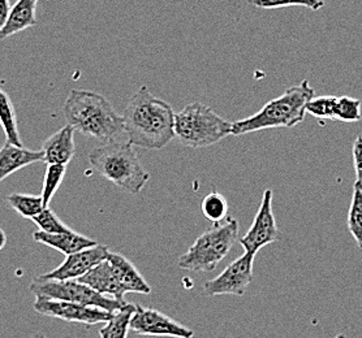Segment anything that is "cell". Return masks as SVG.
Masks as SVG:
<instances>
[{"instance_id": "1", "label": "cell", "mask_w": 362, "mask_h": 338, "mask_svg": "<svg viewBox=\"0 0 362 338\" xmlns=\"http://www.w3.org/2000/svg\"><path fill=\"white\" fill-rule=\"evenodd\" d=\"M175 115L171 104L141 86L123 111L128 142L142 149H165L175 138Z\"/></svg>"}, {"instance_id": "2", "label": "cell", "mask_w": 362, "mask_h": 338, "mask_svg": "<svg viewBox=\"0 0 362 338\" xmlns=\"http://www.w3.org/2000/svg\"><path fill=\"white\" fill-rule=\"evenodd\" d=\"M66 124L76 132L98 140H116L125 133L123 115L103 95L89 90L74 89L64 104Z\"/></svg>"}, {"instance_id": "3", "label": "cell", "mask_w": 362, "mask_h": 338, "mask_svg": "<svg viewBox=\"0 0 362 338\" xmlns=\"http://www.w3.org/2000/svg\"><path fill=\"white\" fill-rule=\"evenodd\" d=\"M315 95L308 80L270 100L255 115L232 123V134L239 137L272 128H292L304 121L306 104Z\"/></svg>"}, {"instance_id": "4", "label": "cell", "mask_w": 362, "mask_h": 338, "mask_svg": "<svg viewBox=\"0 0 362 338\" xmlns=\"http://www.w3.org/2000/svg\"><path fill=\"white\" fill-rule=\"evenodd\" d=\"M88 160L100 176L131 194L141 193L150 180V174L129 142H107L91 150Z\"/></svg>"}, {"instance_id": "5", "label": "cell", "mask_w": 362, "mask_h": 338, "mask_svg": "<svg viewBox=\"0 0 362 338\" xmlns=\"http://www.w3.org/2000/svg\"><path fill=\"white\" fill-rule=\"evenodd\" d=\"M230 134L232 123L199 102L190 103L175 115V138L187 147H209Z\"/></svg>"}, {"instance_id": "6", "label": "cell", "mask_w": 362, "mask_h": 338, "mask_svg": "<svg viewBox=\"0 0 362 338\" xmlns=\"http://www.w3.org/2000/svg\"><path fill=\"white\" fill-rule=\"evenodd\" d=\"M240 225L236 219L215 224L202 233L188 251L180 256L179 267L192 272H211L218 267L239 239Z\"/></svg>"}, {"instance_id": "7", "label": "cell", "mask_w": 362, "mask_h": 338, "mask_svg": "<svg viewBox=\"0 0 362 338\" xmlns=\"http://www.w3.org/2000/svg\"><path fill=\"white\" fill-rule=\"evenodd\" d=\"M30 291L35 298H47L74 302L80 305L98 307L110 313L123 308V303L108 298L78 280H45L40 276L30 284Z\"/></svg>"}, {"instance_id": "8", "label": "cell", "mask_w": 362, "mask_h": 338, "mask_svg": "<svg viewBox=\"0 0 362 338\" xmlns=\"http://www.w3.org/2000/svg\"><path fill=\"white\" fill-rule=\"evenodd\" d=\"M255 254L244 253L236 260L228 264L221 274L213 280L206 281L204 291L206 296H238L243 297L253 280Z\"/></svg>"}, {"instance_id": "9", "label": "cell", "mask_w": 362, "mask_h": 338, "mask_svg": "<svg viewBox=\"0 0 362 338\" xmlns=\"http://www.w3.org/2000/svg\"><path fill=\"white\" fill-rule=\"evenodd\" d=\"M33 307L35 313L43 316L55 318L68 322H80L85 325H95L98 322H108L114 313L98 307L47 298H35Z\"/></svg>"}, {"instance_id": "10", "label": "cell", "mask_w": 362, "mask_h": 338, "mask_svg": "<svg viewBox=\"0 0 362 338\" xmlns=\"http://www.w3.org/2000/svg\"><path fill=\"white\" fill-rule=\"evenodd\" d=\"M272 190H264L252 227L249 228L247 234L239 239L240 245L244 248L245 253L255 255L261 248L279 241V229L272 211Z\"/></svg>"}, {"instance_id": "11", "label": "cell", "mask_w": 362, "mask_h": 338, "mask_svg": "<svg viewBox=\"0 0 362 338\" xmlns=\"http://www.w3.org/2000/svg\"><path fill=\"white\" fill-rule=\"evenodd\" d=\"M129 330L141 336H157V337L193 338L194 332L181 325L163 313L136 306L129 322Z\"/></svg>"}, {"instance_id": "12", "label": "cell", "mask_w": 362, "mask_h": 338, "mask_svg": "<svg viewBox=\"0 0 362 338\" xmlns=\"http://www.w3.org/2000/svg\"><path fill=\"white\" fill-rule=\"evenodd\" d=\"M110 248L106 245L97 243L91 248H83L81 251L66 256V260L49 271L40 276L45 280H77L89 272L97 264L107 259Z\"/></svg>"}, {"instance_id": "13", "label": "cell", "mask_w": 362, "mask_h": 338, "mask_svg": "<svg viewBox=\"0 0 362 338\" xmlns=\"http://www.w3.org/2000/svg\"><path fill=\"white\" fill-rule=\"evenodd\" d=\"M77 280L86 284L88 286L94 289L100 294H103L106 297L111 296L116 301H119L120 303L127 305V302H125L127 291L122 285V282L117 279L115 271L107 259L97 264L94 268H91L89 272L85 273L83 277H80Z\"/></svg>"}, {"instance_id": "14", "label": "cell", "mask_w": 362, "mask_h": 338, "mask_svg": "<svg viewBox=\"0 0 362 338\" xmlns=\"http://www.w3.org/2000/svg\"><path fill=\"white\" fill-rule=\"evenodd\" d=\"M74 133V128L66 124L45 140L42 145L43 163L68 165L76 154Z\"/></svg>"}, {"instance_id": "15", "label": "cell", "mask_w": 362, "mask_h": 338, "mask_svg": "<svg viewBox=\"0 0 362 338\" xmlns=\"http://www.w3.org/2000/svg\"><path fill=\"white\" fill-rule=\"evenodd\" d=\"M43 162V152L16 146L6 140L0 147V182L25 167Z\"/></svg>"}, {"instance_id": "16", "label": "cell", "mask_w": 362, "mask_h": 338, "mask_svg": "<svg viewBox=\"0 0 362 338\" xmlns=\"http://www.w3.org/2000/svg\"><path fill=\"white\" fill-rule=\"evenodd\" d=\"M33 239L45 246L55 248L57 251L66 256L81 251L83 248H91L98 243L97 241L83 236L80 233H76L72 229L63 233H46L38 229L34 231Z\"/></svg>"}, {"instance_id": "17", "label": "cell", "mask_w": 362, "mask_h": 338, "mask_svg": "<svg viewBox=\"0 0 362 338\" xmlns=\"http://www.w3.org/2000/svg\"><path fill=\"white\" fill-rule=\"evenodd\" d=\"M107 260L112 265L117 279L122 282L127 293H137V294L151 293L150 285L129 259H127L122 254L110 251Z\"/></svg>"}, {"instance_id": "18", "label": "cell", "mask_w": 362, "mask_h": 338, "mask_svg": "<svg viewBox=\"0 0 362 338\" xmlns=\"http://www.w3.org/2000/svg\"><path fill=\"white\" fill-rule=\"evenodd\" d=\"M35 9L37 0H17L15 6L11 8L6 25L0 30V41L20 33L28 28L35 26Z\"/></svg>"}, {"instance_id": "19", "label": "cell", "mask_w": 362, "mask_h": 338, "mask_svg": "<svg viewBox=\"0 0 362 338\" xmlns=\"http://www.w3.org/2000/svg\"><path fill=\"white\" fill-rule=\"evenodd\" d=\"M0 125L7 142L16 146H24L17 126L16 111L13 103L3 89H0Z\"/></svg>"}, {"instance_id": "20", "label": "cell", "mask_w": 362, "mask_h": 338, "mask_svg": "<svg viewBox=\"0 0 362 338\" xmlns=\"http://www.w3.org/2000/svg\"><path fill=\"white\" fill-rule=\"evenodd\" d=\"M136 306L127 303L123 308L112 313L111 319L106 322L105 327L99 330L100 338H128L129 322Z\"/></svg>"}, {"instance_id": "21", "label": "cell", "mask_w": 362, "mask_h": 338, "mask_svg": "<svg viewBox=\"0 0 362 338\" xmlns=\"http://www.w3.org/2000/svg\"><path fill=\"white\" fill-rule=\"evenodd\" d=\"M6 200L17 214L21 215L26 219H33L35 215L40 214L42 210H45L41 195L13 193V194H9Z\"/></svg>"}, {"instance_id": "22", "label": "cell", "mask_w": 362, "mask_h": 338, "mask_svg": "<svg viewBox=\"0 0 362 338\" xmlns=\"http://www.w3.org/2000/svg\"><path fill=\"white\" fill-rule=\"evenodd\" d=\"M202 214L211 223L219 224L228 215V203L227 199L218 191H211L202 199L201 203Z\"/></svg>"}, {"instance_id": "23", "label": "cell", "mask_w": 362, "mask_h": 338, "mask_svg": "<svg viewBox=\"0 0 362 338\" xmlns=\"http://www.w3.org/2000/svg\"><path fill=\"white\" fill-rule=\"evenodd\" d=\"M66 165L63 164H47V169L43 179V188H42L41 197L43 199L45 208H47L54 198L55 193L58 191L62 182L64 180L66 176Z\"/></svg>"}, {"instance_id": "24", "label": "cell", "mask_w": 362, "mask_h": 338, "mask_svg": "<svg viewBox=\"0 0 362 338\" xmlns=\"http://www.w3.org/2000/svg\"><path fill=\"white\" fill-rule=\"evenodd\" d=\"M346 225L348 231L354 236L357 246L362 250V190L356 186H354Z\"/></svg>"}, {"instance_id": "25", "label": "cell", "mask_w": 362, "mask_h": 338, "mask_svg": "<svg viewBox=\"0 0 362 338\" xmlns=\"http://www.w3.org/2000/svg\"><path fill=\"white\" fill-rule=\"evenodd\" d=\"M338 97H313L306 104V114L322 120H335Z\"/></svg>"}, {"instance_id": "26", "label": "cell", "mask_w": 362, "mask_h": 338, "mask_svg": "<svg viewBox=\"0 0 362 338\" xmlns=\"http://www.w3.org/2000/svg\"><path fill=\"white\" fill-rule=\"evenodd\" d=\"M253 6L261 9L305 7L310 11H320L326 6L323 0H253Z\"/></svg>"}, {"instance_id": "27", "label": "cell", "mask_w": 362, "mask_h": 338, "mask_svg": "<svg viewBox=\"0 0 362 338\" xmlns=\"http://www.w3.org/2000/svg\"><path fill=\"white\" fill-rule=\"evenodd\" d=\"M335 120L356 123L361 120V102L352 97H340L337 102Z\"/></svg>"}, {"instance_id": "28", "label": "cell", "mask_w": 362, "mask_h": 338, "mask_svg": "<svg viewBox=\"0 0 362 338\" xmlns=\"http://www.w3.org/2000/svg\"><path fill=\"white\" fill-rule=\"evenodd\" d=\"M30 220L38 227L40 231L46 233H63L71 231V228L66 223H63L49 207L42 210L40 214L35 215Z\"/></svg>"}, {"instance_id": "29", "label": "cell", "mask_w": 362, "mask_h": 338, "mask_svg": "<svg viewBox=\"0 0 362 338\" xmlns=\"http://www.w3.org/2000/svg\"><path fill=\"white\" fill-rule=\"evenodd\" d=\"M352 155H354V171H356L354 186L362 190V135H358L354 140Z\"/></svg>"}, {"instance_id": "30", "label": "cell", "mask_w": 362, "mask_h": 338, "mask_svg": "<svg viewBox=\"0 0 362 338\" xmlns=\"http://www.w3.org/2000/svg\"><path fill=\"white\" fill-rule=\"evenodd\" d=\"M11 3L9 0H0V30L6 25L8 20L9 12H11Z\"/></svg>"}, {"instance_id": "31", "label": "cell", "mask_w": 362, "mask_h": 338, "mask_svg": "<svg viewBox=\"0 0 362 338\" xmlns=\"http://www.w3.org/2000/svg\"><path fill=\"white\" fill-rule=\"evenodd\" d=\"M6 245H7V234L0 228V251L6 248Z\"/></svg>"}, {"instance_id": "32", "label": "cell", "mask_w": 362, "mask_h": 338, "mask_svg": "<svg viewBox=\"0 0 362 338\" xmlns=\"http://www.w3.org/2000/svg\"><path fill=\"white\" fill-rule=\"evenodd\" d=\"M29 338H46V334L43 332H37V333H34L33 336H30Z\"/></svg>"}, {"instance_id": "33", "label": "cell", "mask_w": 362, "mask_h": 338, "mask_svg": "<svg viewBox=\"0 0 362 338\" xmlns=\"http://www.w3.org/2000/svg\"><path fill=\"white\" fill-rule=\"evenodd\" d=\"M335 338H346V334H343V333H341V334H339V336H337Z\"/></svg>"}, {"instance_id": "34", "label": "cell", "mask_w": 362, "mask_h": 338, "mask_svg": "<svg viewBox=\"0 0 362 338\" xmlns=\"http://www.w3.org/2000/svg\"><path fill=\"white\" fill-rule=\"evenodd\" d=\"M37 1H38V0H37Z\"/></svg>"}]
</instances>
